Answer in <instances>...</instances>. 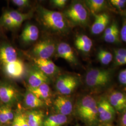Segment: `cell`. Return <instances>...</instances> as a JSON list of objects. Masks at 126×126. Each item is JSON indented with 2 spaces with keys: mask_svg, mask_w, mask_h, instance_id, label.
I'll return each mask as SVG.
<instances>
[{
  "mask_svg": "<svg viewBox=\"0 0 126 126\" xmlns=\"http://www.w3.org/2000/svg\"><path fill=\"white\" fill-rule=\"evenodd\" d=\"M99 122L108 124L113 121L116 111L105 98H101L97 101Z\"/></svg>",
  "mask_w": 126,
  "mask_h": 126,
  "instance_id": "obj_9",
  "label": "cell"
},
{
  "mask_svg": "<svg viewBox=\"0 0 126 126\" xmlns=\"http://www.w3.org/2000/svg\"><path fill=\"white\" fill-rule=\"evenodd\" d=\"M28 90L35 95L38 98L44 102L48 101L50 96V89L47 83L43 84L34 88L29 87Z\"/></svg>",
  "mask_w": 126,
  "mask_h": 126,
  "instance_id": "obj_18",
  "label": "cell"
},
{
  "mask_svg": "<svg viewBox=\"0 0 126 126\" xmlns=\"http://www.w3.org/2000/svg\"><path fill=\"white\" fill-rule=\"evenodd\" d=\"M5 11L12 19L16 28L20 26L25 20H27L31 16L30 14L22 13L16 10H7Z\"/></svg>",
  "mask_w": 126,
  "mask_h": 126,
  "instance_id": "obj_21",
  "label": "cell"
},
{
  "mask_svg": "<svg viewBox=\"0 0 126 126\" xmlns=\"http://www.w3.org/2000/svg\"><path fill=\"white\" fill-rule=\"evenodd\" d=\"M56 47L54 41L46 39L36 43L34 46L32 52L35 58L49 59L56 52Z\"/></svg>",
  "mask_w": 126,
  "mask_h": 126,
  "instance_id": "obj_8",
  "label": "cell"
},
{
  "mask_svg": "<svg viewBox=\"0 0 126 126\" xmlns=\"http://www.w3.org/2000/svg\"><path fill=\"white\" fill-rule=\"evenodd\" d=\"M58 57L64 59L72 64H77L78 60L72 47L67 43L61 42L56 47Z\"/></svg>",
  "mask_w": 126,
  "mask_h": 126,
  "instance_id": "obj_11",
  "label": "cell"
},
{
  "mask_svg": "<svg viewBox=\"0 0 126 126\" xmlns=\"http://www.w3.org/2000/svg\"><path fill=\"white\" fill-rule=\"evenodd\" d=\"M120 14L122 15V16L125 17L126 18V9L125 10H122L120 11Z\"/></svg>",
  "mask_w": 126,
  "mask_h": 126,
  "instance_id": "obj_36",
  "label": "cell"
},
{
  "mask_svg": "<svg viewBox=\"0 0 126 126\" xmlns=\"http://www.w3.org/2000/svg\"><path fill=\"white\" fill-rule=\"evenodd\" d=\"M33 62L36 67L48 77L53 75L59 71V68L49 59L34 58Z\"/></svg>",
  "mask_w": 126,
  "mask_h": 126,
  "instance_id": "obj_15",
  "label": "cell"
},
{
  "mask_svg": "<svg viewBox=\"0 0 126 126\" xmlns=\"http://www.w3.org/2000/svg\"><path fill=\"white\" fill-rule=\"evenodd\" d=\"M120 34L121 39L126 43V19L123 22Z\"/></svg>",
  "mask_w": 126,
  "mask_h": 126,
  "instance_id": "obj_34",
  "label": "cell"
},
{
  "mask_svg": "<svg viewBox=\"0 0 126 126\" xmlns=\"http://www.w3.org/2000/svg\"><path fill=\"white\" fill-rule=\"evenodd\" d=\"M118 79L122 85L126 86V68L120 72L118 76Z\"/></svg>",
  "mask_w": 126,
  "mask_h": 126,
  "instance_id": "obj_33",
  "label": "cell"
},
{
  "mask_svg": "<svg viewBox=\"0 0 126 126\" xmlns=\"http://www.w3.org/2000/svg\"><path fill=\"white\" fill-rule=\"evenodd\" d=\"M79 126V125H77V126Z\"/></svg>",
  "mask_w": 126,
  "mask_h": 126,
  "instance_id": "obj_38",
  "label": "cell"
},
{
  "mask_svg": "<svg viewBox=\"0 0 126 126\" xmlns=\"http://www.w3.org/2000/svg\"><path fill=\"white\" fill-rule=\"evenodd\" d=\"M86 3L91 12L94 15L102 11L106 6V1L104 0H87Z\"/></svg>",
  "mask_w": 126,
  "mask_h": 126,
  "instance_id": "obj_23",
  "label": "cell"
},
{
  "mask_svg": "<svg viewBox=\"0 0 126 126\" xmlns=\"http://www.w3.org/2000/svg\"><path fill=\"white\" fill-rule=\"evenodd\" d=\"M112 72L99 68H92L86 74V85L92 89H98L108 86L111 81Z\"/></svg>",
  "mask_w": 126,
  "mask_h": 126,
  "instance_id": "obj_4",
  "label": "cell"
},
{
  "mask_svg": "<svg viewBox=\"0 0 126 126\" xmlns=\"http://www.w3.org/2000/svg\"><path fill=\"white\" fill-rule=\"evenodd\" d=\"M110 22V16L106 13L94 15V21L91 28V33L98 35L104 32Z\"/></svg>",
  "mask_w": 126,
  "mask_h": 126,
  "instance_id": "obj_14",
  "label": "cell"
},
{
  "mask_svg": "<svg viewBox=\"0 0 126 126\" xmlns=\"http://www.w3.org/2000/svg\"><path fill=\"white\" fill-rule=\"evenodd\" d=\"M79 80L77 77L69 74L62 75L56 82V88L62 95L70 94L76 88Z\"/></svg>",
  "mask_w": 126,
  "mask_h": 126,
  "instance_id": "obj_7",
  "label": "cell"
},
{
  "mask_svg": "<svg viewBox=\"0 0 126 126\" xmlns=\"http://www.w3.org/2000/svg\"><path fill=\"white\" fill-rule=\"evenodd\" d=\"M113 55L108 50L100 49L97 53V59L103 65H108L113 60Z\"/></svg>",
  "mask_w": 126,
  "mask_h": 126,
  "instance_id": "obj_25",
  "label": "cell"
},
{
  "mask_svg": "<svg viewBox=\"0 0 126 126\" xmlns=\"http://www.w3.org/2000/svg\"><path fill=\"white\" fill-rule=\"evenodd\" d=\"M110 3L118 9H123L126 3V0H111Z\"/></svg>",
  "mask_w": 126,
  "mask_h": 126,
  "instance_id": "obj_31",
  "label": "cell"
},
{
  "mask_svg": "<svg viewBox=\"0 0 126 126\" xmlns=\"http://www.w3.org/2000/svg\"><path fill=\"white\" fill-rule=\"evenodd\" d=\"M0 70L7 78L18 79L25 72V65L16 50L7 42L0 43Z\"/></svg>",
  "mask_w": 126,
  "mask_h": 126,
  "instance_id": "obj_1",
  "label": "cell"
},
{
  "mask_svg": "<svg viewBox=\"0 0 126 126\" xmlns=\"http://www.w3.org/2000/svg\"><path fill=\"white\" fill-rule=\"evenodd\" d=\"M12 3L20 8H24L30 5V1L29 0H12Z\"/></svg>",
  "mask_w": 126,
  "mask_h": 126,
  "instance_id": "obj_29",
  "label": "cell"
},
{
  "mask_svg": "<svg viewBox=\"0 0 126 126\" xmlns=\"http://www.w3.org/2000/svg\"><path fill=\"white\" fill-rule=\"evenodd\" d=\"M12 122V126H29L27 116L22 113H16Z\"/></svg>",
  "mask_w": 126,
  "mask_h": 126,
  "instance_id": "obj_27",
  "label": "cell"
},
{
  "mask_svg": "<svg viewBox=\"0 0 126 126\" xmlns=\"http://www.w3.org/2000/svg\"><path fill=\"white\" fill-rule=\"evenodd\" d=\"M39 35V30L36 25L32 24H27L24 28L21 39L24 43L29 44L36 41Z\"/></svg>",
  "mask_w": 126,
  "mask_h": 126,
  "instance_id": "obj_16",
  "label": "cell"
},
{
  "mask_svg": "<svg viewBox=\"0 0 126 126\" xmlns=\"http://www.w3.org/2000/svg\"><path fill=\"white\" fill-rule=\"evenodd\" d=\"M24 103L26 107L30 108H36L43 106L45 102L38 98L32 92L27 91L24 97Z\"/></svg>",
  "mask_w": 126,
  "mask_h": 126,
  "instance_id": "obj_20",
  "label": "cell"
},
{
  "mask_svg": "<svg viewBox=\"0 0 126 126\" xmlns=\"http://www.w3.org/2000/svg\"><path fill=\"white\" fill-rule=\"evenodd\" d=\"M120 32L118 27H117L112 32L103 35V37L104 41L107 43L114 44L118 43L120 41Z\"/></svg>",
  "mask_w": 126,
  "mask_h": 126,
  "instance_id": "obj_26",
  "label": "cell"
},
{
  "mask_svg": "<svg viewBox=\"0 0 126 126\" xmlns=\"http://www.w3.org/2000/svg\"><path fill=\"white\" fill-rule=\"evenodd\" d=\"M53 105L55 110L59 114L67 116L72 112V101L69 97L65 95L57 97L54 100Z\"/></svg>",
  "mask_w": 126,
  "mask_h": 126,
  "instance_id": "obj_12",
  "label": "cell"
},
{
  "mask_svg": "<svg viewBox=\"0 0 126 126\" xmlns=\"http://www.w3.org/2000/svg\"><path fill=\"white\" fill-rule=\"evenodd\" d=\"M75 111L77 116L87 126H98L99 121L97 102L93 97L86 95L78 99Z\"/></svg>",
  "mask_w": 126,
  "mask_h": 126,
  "instance_id": "obj_2",
  "label": "cell"
},
{
  "mask_svg": "<svg viewBox=\"0 0 126 126\" xmlns=\"http://www.w3.org/2000/svg\"><path fill=\"white\" fill-rule=\"evenodd\" d=\"M0 26L7 30H13L16 28L12 19L4 11L0 17Z\"/></svg>",
  "mask_w": 126,
  "mask_h": 126,
  "instance_id": "obj_24",
  "label": "cell"
},
{
  "mask_svg": "<svg viewBox=\"0 0 126 126\" xmlns=\"http://www.w3.org/2000/svg\"><path fill=\"white\" fill-rule=\"evenodd\" d=\"M52 5L56 8H64L67 2L66 0H53L51 1Z\"/></svg>",
  "mask_w": 126,
  "mask_h": 126,
  "instance_id": "obj_32",
  "label": "cell"
},
{
  "mask_svg": "<svg viewBox=\"0 0 126 126\" xmlns=\"http://www.w3.org/2000/svg\"><path fill=\"white\" fill-rule=\"evenodd\" d=\"M38 13L41 22L50 30L59 33L67 32V23L63 14L43 7H39Z\"/></svg>",
  "mask_w": 126,
  "mask_h": 126,
  "instance_id": "obj_3",
  "label": "cell"
},
{
  "mask_svg": "<svg viewBox=\"0 0 126 126\" xmlns=\"http://www.w3.org/2000/svg\"><path fill=\"white\" fill-rule=\"evenodd\" d=\"M65 18L72 23L85 26L88 22L89 16L86 7L80 2H75L71 5L63 14Z\"/></svg>",
  "mask_w": 126,
  "mask_h": 126,
  "instance_id": "obj_5",
  "label": "cell"
},
{
  "mask_svg": "<svg viewBox=\"0 0 126 126\" xmlns=\"http://www.w3.org/2000/svg\"><path fill=\"white\" fill-rule=\"evenodd\" d=\"M74 44L77 49L84 53L90 52L93 45V42L91 38L84 34L77 36Z\"/></svg>",
  "mask_w": 126,
  "mask_h": 126,
  "instance_id": "obj_17",
  "label": "cell"
},
{
  "mask_svg": "<svg viewBox=\"0 0 126 126\" xmlns=\"http://www.w3.org/2000/svg\"><path fill=\"white\" fill-rule=\"evenodd\" d=\"M114 63L116 66L126 64V57L114 54Z\"/></svg>",
  "mask_w": 126,
  "mask_h": 126,
  "instance_id": "obj_30",
  "label": "cell"
},
{
  "mask_svg": "<svg viewBox=\"0 0 126 126\" xmlns=\"http://www.w3.org/2000/svg\"><path fill=\"white\" fill-rule=\"evenodd\" d=\"M28 114L27 121L29 126H43V113L37 111H33Z\"/></svg>",
  "mask_w": 126,
  "mask_h": 126,
  "instance_id": "obj_22",
  "label": "cell"
},
{
  "mask_svg": "<svg viewBox=\"0 0 126 126\" xmlns=\"http://www.w3.org/2000/svg\"><path fill=\"white\" fill-rule=\"evenodd\" d=\"M116 112L123 113L126 110V94L116 90L111 92L107 99Z\"/></svg>",
  "mask_w": 126,
  "mask_h": 126,
  "instance_id": "obj_10",
  "label": "cell"
},
{
  "mask_svg": "<svg viewBox=\"0 0 126 126\" xmlns=\"http://www.w3.org/2000/svg\"><path fill=\"white\" fill-rule=\"evenodd\" d=\"M49 80L48 77L37 67L30 72L27 79L29 87L31 88H36L43 84L47 83Z\"/></svg>",
  "mask_w": 126,
  "mask_h": 126,
  "instance_id": "obj_13",
  "label": "cell"
},
{
  "mask_svg": "<svg viewBox=\"0 0 126 126\" xmlns=\"http://www.w3.org/2000/svg\"><path fill=\"white\" fill-rule=\"evenodd\" d=\"M19 96L18 90L12 83L0 80V101L3 105L11 106L18 100Z\"/></svg>",
  "mask_w": 126,
  "mask_h": 126,
  "instance_id": "obj_6",
  "label": "cell"
},
{
  "mask_svg": "<svg viewBox=\"0 0 126 126\" xmlns=\"http://www.w3.org/2000/svg\"><path fill=\"white\" fill-rule=\"evenodd\" d=\"M9 122L4 109V105L0 106V123L1 124H9Z\"/></svg>",
  "mask_w": 126,
  "mask_h": 126,
  "instance_id": "obj_28",
  "label": "cell"
},
{
  "mask_svg": "<svg viewBox=\"0 0 126 126\" xmlns=\"http://www.w3.org/2000/svg\"><path fill=\"white\" fill-rule=\"evenodd\" d=\"M67 122V116L57 113L47 117L43 122V126H62Z\"/></svg>",
  "mask_w": 126,
  "mask_h": 126,
  "instance_id": "obj_19",
  "label": "cell"
},
{
  "mask_svg": "<svg viewBox=\"0 0 126 126\" xmlns=\"http://www.w3.org/2000/svg\"><path fill=\"white\" fill-rule=\"evenodd\" d=\"M1 28L0 27V30H1Z\"/></svg>",
  "mask_w": 126,
  "mask_h": 126,
  "instance_id": "obj_37",
  "label": "cell"
},
{
  "mask_svg": "<svg viewBox=\"0 0 126 126\" xmlns=\"http://www.w3.org/2000/svg\"><path fill=\"white\" fill-rule=\"evenodd\" d=\"M121 126H126V110L123 113L120 119Z\"/></svg>",
  "mask_w": 126,
  "mask_h": 126,
  "instance_id": "obj_35",
  "label": "cell"
}]
</instances>
